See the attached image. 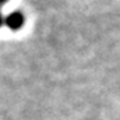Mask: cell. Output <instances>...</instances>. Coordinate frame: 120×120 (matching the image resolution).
<instances>
[{
	"label": "cell",
	"mask_w": 120,
	"mask_h": 120,
	"mask_svg": "<svg viewBox=\"0 0 120 120\" xmlns=\"http://www.w3.org/2000/svg\"><path fill=\"white\" fill-rule=\"evenodd\" d=\"M4 24L8 30L11 31H18L21 30L25 24V17L21 11H13L4 18Z\"/></svg>",
	"instance_id": "cell-1"
},
{
	"label": "cell",
	"mask_w": 120,
	"mask_h": 120,
	"mask_svg": "<svg viewBox=\"0 0 120 120\" xmlns=\"http://www.w3.org/2000/svg\"><path fill=\"white\" fill-rule=\"evenodd\" d=\"M4 24V18H3V14H1V11H0V28H1V25Z\"/></svg>",
	"instance_id": "cell-2"
},
{
	"label": "cell",
	"mask_w": 120,
	"mask_h": 120,
	"mask_svg": "<svg viewBox=\"0 0 120 120\" xmlns=\"http://www.w3.org/2000/svg\"><path fill=\"white\" fill-rule=\"evenodd\" d=\"M7 1H8V0H0V6H1V4H6Z\"/></svg>",
	"instance_id": "cell-3"
}]
</instances>
